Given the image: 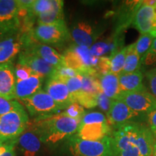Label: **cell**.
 <instances>
[{"instance_id":"6da1fadb","label":"cell","mask_w":156,"mask_h":156,"mask_svg":"<svg viewBox=\"0 0 156 156\" xmlns=\"http://www.w3.org/2000/svg\"><path fill=\"white\" fill-rule=\"evenodd\" d=\"M80 123L62 112L36 117L29 121L28 124L38 134L42 142L55 144L75 134Z\"/></svg>"},{"instance_id":"7a4b0ae2","label":"cell","mask_w":156,"mask_h":156,"mask_svg":"<svg viewBox=\"0 0 156 156\" xmlns=\"http://www.w3.org/2000/svg\"><path fill=\"white\" fill-rule=\"evenodd\" d=\"M70 153L74 156H115L112 136H106L97 141L83 140L77 136H70Z\"/></svg>"},{"instance_id":"3957f363","label":"cell","mask_w":156,"mask_h":156,"mask_svg":"<svg viewBox=\"0 0 156 156\" xmlns=\"http://www.w3.org/2000/svg\"><path fill=\"white\" fill-rule=\"evenodd\" d=\"M29 121L23 107L0 116V142L17 140L28 127Z\"/></svg>"},{"instance_id":"277c9868","label":"cell","mask_w":156,"mask_h":156,"mask_svg":"<svg viewBox=\"0 0 156 156\" xmlns=\"http://www.w3.org/2000/svg\"><path fill=\"white\" fill-rule=\"evenodd\" d=\"M21 101L32 116L40 117L58 114L63 109L46 90L42 89Z\"/></svg>"},{"instance_id":"5b68a950","label":"cell","mask_w":156,"mask_h":156,"mask_svg":"<svg viewBox=\"0 0 156 156\" xmlns=\"http://www.w3.org/2000/svg\"><path fill=\"white\" fill-rule=\"evenodd\" d=\"M33 37L39 43L46 45H58L70 38L69 31L64 21L49 25H37Z\"/></svg>"},{"instance_id":"8992f818","label":"cell","mask_w":156,"mask_h":156,"mask_svg":"<svg viewBox=\"0 0 156 156\" xmlns=\"http://www.w3.org/2000/svg\"><path fill=\"white\" fill-rule=\"evenodd\" d=\"M31 38L33 32L23 33L19 30L0 41V65L13 62Z\"/></svg>"},{"instance_id":"52a82bcc","label":"cell","mask_w":156,"mask_h":156,"mask_svg":"<svg viewBox=\"0 0 156 156\" xmlns=\"http://www.w3.org/2000/svg\"><path fill=\"white\" fill-rule=\"evenodd\" d=\"M20 29L16 0H0V36L15 34Z\"/></svg>"},{"instance_id":"ba28073f","label":"cell","mask_w":156,"mask_h":156,"mask_svg":"<svg viewBox=\"0 0 156 156\" xmlns=\"http://www.w3.org/2000/svg\"><path fill=\"white\" fill-rule=\"evenodd\" d=\"M117 100L124 102L142 114H148L156 109V98L147 90L141 92H122Z\"/></svg>"},{"instance_id":"9c48e42d","label":"cell","mask_w":156,"mask_h":156,"mask_svg":"<svg viewBox=\"0 0 156 156\" xmlns=\"http://www.w3.org/2000/svg\"><path fill=\"white\" fill-rule=\"evenodd\" d=\"M100 27L88 20L76 22L70 30V38L77 46L90 47L102 34Z\"/></svg>"},{"instance_id":"30bf717a","label":"cell","mask_w":156,"mask_h":156,"mask_svg":"<svg viewBox=\"0 0 156 156\" xmlns=\"http://www.w3.org/2000/svg\"><path fill=\"white\" fill-rule=\"evenodd\" d=\"M106 114L109 125H112L116 128L127 123L133 122L136 119L140 118L144 115L134 112L127 105L119 100H113Z\"/></svg>"},{"instance_id":"8fae6325","label":"cell","mask_w":156,"mask_h":156,"mask_svg":"<svg viewBox=\"0 0 156 156\" xmlns=\"http://www.w3.org/2000/svg\"><path fill=\"white\" fill-rule=\"evenodd\" d=\"M132 23L141 34H151L156 38V7L140 5L134 12Z\"/></svg>"},{"instance_id":"7c38bea8","label":"cell","mask_w":156,"mask_h":156,"mask_svg":"<svg viewBox=\"0 0 156 156\" xmlns=\"http://www.w3.org/2000/svg\"><path fill=\"white\" fill-rule=\"evenodd\" d=\"M140 125L134 122L127 123L117 128L112 136L116 155L130 145H136Z\"/></svg>"},{"instance_id":"4fadbf2b","label":"cell","mask_w":156,"mask_h":156,"mask_svg":"<svg viewBox=\"0 0 156 156\" xmlns=\"http://www.w3.org/2000/svg\"><path fill=\"white\" fill-rule=\"evenodd\" d=\"M23 50L28 51L41 57L47 63L58 67L64 65L63 56L51 46L39 43L33 38L25 45Z\"/></svg>"},{"instance_id":"5bb4252c","label":"cell","mask_w":156,"mask_h":156,"mask_svg":"<svg viewBox=\"0 0 156 156\" xmlns=\"http://www.w3.org/2000/svg\"><path fill=\"white\" fill-rule=\"evenodd\" d=\"M45 90L54 101L63 109H66L74 103L67 84L52 77H48Z\"/></svg>"},{"instance_id":"9a60e30c","label":"cell","mask_w":156,"mask_h":156,"mask_svg":"<svg viewBox=\"0 0 156 156\" xmlns=\"http://www.w3.org/2000/svg\"><path fill=\"white\" fill-rule=\"evenodd\" d=\"M17 63L25 64L35 73L48 78L52 75L56 68L36 54L25 50H23L20 53L17 57Z\"/></svg>"},{"instance_id":"2e32d148","label":"cell","mask_w":156,"mask_h":156,"mask_svg":"<svg viewBox=\"0 0 156 156\" xmlns=\"http://www.w3.org/2000/svg\"><path fill=\"white\" fill-rule=\"evenodd\" d=\"M16 78L13 62L0 65V96L13 100L15 98Z\"/></svg>"},{"instance_id":"e0dca14e","label":"cell","mask_w":156,"mask_h":156,"mask_svg":"<svg viewBox=\"0 0 156 156\" xmlns=\"http://www.w3.org/2000/svg\"><path fill=\"white\" fill-rule=\"evenodd\" d=\"M41 142L38 134L28 124L24 132L17 139L16 144L19 145L23 156H36L40 150Z\"/></svg>"},{"instance_id":"ac0fdd59","label":"cell","mask_w":156,"mask_h":156,"mask_svg":"<svg viewBox=\"0 0 156 156\" xmlns=\"http://www.w3.org/2000/svg\"><path fill=\"white\" fill-rule=\"evenodd\" d=\"M45 77L34 73L28 79L17 80L15 85V98L21 101L32 96L41 89Z\"/></svg>"},{"instance_id":"d6986e66","label":"cell","mask_w":156,"mask_h":156,"mask_svg":"<svg viewBox=\"0 0 156 156\" xmlns=\"http://www.w3.org/2000/svg\"><path fill=\"white\" fill-rule=\"evenodd\" d=\"M110 132L111 127L108 122L80 124L76 136L83 140L97 141L109 136Z\"/></svg>"},{"instance_id":"ffe728a7","label":"cell","mask_w":156,"mask_h":156,"mask_svg":"<svg viewBox=\"0 0 156 156\" xmlns=\"http://www.w3.org/2000/svg\"><path fill=\"white\" fill-rule=\"evenodd\" d=\"M143 75L140 70L132 73H121L119 75L121 92H141L147 90L142 83Z\"/></svg>"},{"instance_id":"44dd1931","label":"cell","mask_w":156,"mask_h":156,"mask_svg":"<svg viewBox=\"0 0 156 156\" xmlns=\"http://www.w3.org/2000/svg\"><path fill=\"white\" fill-rule=\"evenodd\" d=\"M103 94L112 100H117L120 93L119 75L109 73L98 77Z\"/></svg>"},{"instance_id":"7402d4cb","label":"cell","mask_w":156,"mask_h":156,"mask_svg":"<svg viewBox=\"0 0 156 156\" xmlns=\"http://www.w3.org/2000/svg\"><path fill=\"white\" fill-rule=\"evenodd\" d=\"M155 142V136L151 129L147 126L140 125L136 146L139 148L142 156H151Z\"/></svg>"},{"instance_id":"603a6c76","label":"cell","mask_w":156,"mask_h":156,"mask_svg":"<svg viewBox=\"0 0 156 156\" xmlns=\"http://www.w3.org/2000/svg\"><path fill=\"white\" fill-rule=\"evenodd\" d=\"M64 2L54 0V7L51 10L40 15L36 19L37 25H49L62 22L64 20Z\"/></svg>"},{"instance_id":"cb8c5ba5","label":"cell","mask_w":156,"mask_h":156,"mask_svg":"<svg viewBox=\"0 0 156 156\" xmlns=\"http://www.w3.org/2000/svg\"><path fill=\"white\" fill-rule=\"evenodd\" d=\"M141 57L138 55L134 48V44L127 46L125 63L122 73H132L140 70Z\"/></svg>"},{"instance_id":"d4e9b609","label":"cell","mask_w":156,"mask_h":156,"mask_svg":"<svg viewBox=\"0 0 156 156\" xmlns=\"http://www.w3.org/2000/svg\"><path fill=\"white\" fill-rule=\"evenodd\" d=\"M127 46L122 48L116 53L110 56V67L111 73L115 75H119L122 73L125 63V58Z\"/></svg>"},{"instance_id":"484cf974","label":"cell","mask_w":156,"mask_h":156,"mask_svg":"<svg viewBox=\"0 0 156 156\" xmlns=\"http://www.w3.org/2000/svg\"><path fill=\"white\" fill-rule=\"evenodd\" d=\"M116 42L110 43L106 41H100L95 43L94 44L90 47V51L93 56L101 57V56H104V55L108 54L109 52L112 51V54L116 53L117 51L115 49L116 47Z\"/></svg>"},{"instance_id":"4316f807","label":"cell","mask_w":156,"mask_h":156,"mask_svg":"<svg viewBox=\"0 0 156 156\" xmlns=\"http://www.w3.org/2000/svg\"><path fill=\"white\" fill-rule=\"evenodd\" d=\"M155 38L151 34L141 35L138 40L134 43V48L140 57H142L151 48Z\"/></svg>"},{"instance_id":"83f0119b","label":"cell","mask_w":156,"mask_h":156,"mask_svg":"<svg viewBox=\"0 0 156 156\" xmlns=\"http://www.w3.org/2000/svg\"><path fill=\"white\" fill-rule=\"evenodd\" d=\"M54 7V0H35L30 9V14L37 19L38 16L51 10Z\"/></svg>"},{"instance_id":"f1b7e54d","label":"cell","mask_w":156,"mask_h":156,"mask_svg":"<svg viewBox=\"0 0 156 156\" xmlns=\"http://www.w3.org/2000/svg\"><path fill=\"white\" fill-rule=\"evenodd\" d=\"M66 84H67L68 90L74 103L76 102V99L81 92L82 85H83V75L79 74L75 77L69 78L66 82Z\"/></svg>"},{"instance_id":"f546056e","label":"cell","mask_w":156,"mask_h":156,"mask_svg":"<svg viewBox=\"0 0 156 156\" xmlns=\"http://www.w3.org/2000/svg\"><path fill=\"white\" fill-rule=\"evenodd\" d=\"M79 74L80 73L76 70L63 65L61 66V67H56L54 73H52V75L49 77L54 78V79L66 83L69 78L75 77Z\"/></svg>"},{"instance_id":"4dcf8cb0","label":"cell","mask_w":156,"mask_h":156,"mask_svg":"<svg viewBox=\"0 0 156 156\" xmlns=\"http://www.w3.org/2000/svg\"><path fill=\"white\" fill-rule=\"evenodd\" d=\"M64 113L70 118L79 121V122H81L82 119H83L84 115L85 114L83 107L77 102L69 105L65 109Z\"/></svg>"},{"instance_id":"1f68e13d","label":"cell","mask_w":156,"mask_h":156,"mask_svg":"<svg viewBox=\"0 0 156 156\" xmlns=\"http://www.w3.org/2000/svg\"><path fill=\"white\" fill-rule=\"evenodd\" d=\"M22 107L23 106L18 101L8 100V99L0 96V116L12 112V111L17 110Z\"/></svg>"},{"instance_id":"d6a6232c","label":"cell","mask_w":156,"mask_h":156,"mask_svg":"<svg viewBox=\"0 0 156 156\" xmlns=\"http://www.w3.org/2000/svg\"><path fill=\"white\" fill-rule=\"evenodd\" d=\"M108 122L106 117L101 112H90L85 114L82 119L80 124H101Z\"/></svg>"},{"instance_id":"836d02e7","label":"cell","mask_w":156,"mask_h":156,"mask_svg":"<svg viewBox=\"0 0 156 156\" xmlns=\"http://www.w3.org/2000/svg\"><path fill=\"white\" fill-rule=\"evenodd\" d=\"M35 73L28 66L20 63H17L15 66V75L17 80H23L28 79Z\"/></svg>"},{"instance_id":"e575fe53","label":"cell","mask_w":156,"mask_h":156,"mask_svg":"<svg viewBox=\"0 0 156 156\" xmlns=\"http://www.w3.org/2000/svg\"><path fill=\"white\" fill-rule=\"evenodd\" d=\"M95 70L98 77L111 73L110 57L107 56L99 57L98 63V65L95 67Z\"/></svg>"},{"instance_id":"d590c367","label":"cell","mask_w":156,"mask_h":156,"mask_svg":"<svg viewBox=\"0 0 156 156\" xmlns=\"http://www.w3.org/2000/svg\"><path fill=\"white\" fill-rule=\"evenodd\" d=\"M113 100L108 98L103 94V92L100 93L98 95V106L100 108L103 112L108 113L109 108H110L111 105H112Z\"/></svg>"},{"instance_id":"8d00e7d4","label":"cell","mask_w":156,"mask_h":156,"mask_svg":"<svg viewBox=\"0 0 156 156\" xmlns=\"http://www.w3.org/2000/svg\"><path fill=\"white\" fill-rule=\"evenodd\" d=\"M146 77H147L149 86L151 88V93L156 98V71L155 69H153L147 73H146Z\"/></svg>"},{"instance_id":"74e56055","label":"cell","mask_w":156,"mask_h":156,"mask_svg":"<svg viewBox=\"0 0 156 156\" xmlns=\"http://www.w3.org/2000/svg\"><path fill=\"white\" fill-rule=\"evenodd\" d=\"M119 156H142L136 145H130L118 154Z\"/></svg>"},{"instance_id":"f35d334b","label":"cell","mask_w":156,"mask_h":156,"mask_svg":"<svg viewBox=\"0 0 156 156\" xmlns=\"http://www.w3.org/2000/svg\"><path fill=\"white\" fill-rule=\"evenodd\" d=\"M156 63V54L152 51L149 50L141 58V64H145L146 66L153 65Z\"/></svg>"},{"instance_id":"ab89813d","label":"cell","mask_w":156,"mask_h":156,"mask_svg":"<svg viewBox=\"0 0 156 156\" xmlns=\"http://www.w3.org/2000/svg\"><path fill=\"white\" fill-rule=\"evenodd\" d=\"M147 122L149 129L156 137V109L147 114Z\"/></svg>"},{"instance_id":"60d3db41","label":"cell","mask_w":156,"mask_h":156,"mask_svg":"<svg viewBox=\"0 0 156 156\" xmlns=\"http://www.w3.org/2000/svg\"><path fill=\"white\" fill-rule=\"evenodd\" d=\"M16 141L17 140H15V141L12 142L11 145L8 148V150H7L5 153H3L2 155H1L0 156H15V145H16Z\"/></svg>"},{"instance_id":"b9f144b4","label":"cell","mask_w":156,"mask_h":156,"mask_svg":"<svg viewBox=\"0 0 156 156\" xmlns=\"http://www.w3.org/2000/svg\"><path fill=\"white\" fill-rule=\"evenodd\" d=\"M12 142H6V143H2V142H0V155H2L3 153H5V152L8 150V148L11 145Z\"/></svg>"},{"instance_id":"7bdbcfd3","label":"cell","mask_w":156,"mask_h":156,"mask_svg":"<svg viewBox=\"0 0 156 156\" xmlns=\"http://www.w3.org/2000/svg\"><path fill=\"white\" fill-rule=\"evenodd\" d=\"M141 4L142 5L148 6L154 8L156 7V0H145V1H141Z\"/></svg>"},{"instance_id":"ee69618b","label":"cell","mask_w":156,"mask_h":156,"mask_svg":"<svg viewBox=\"0 0 156 156\" xmlns=\"http://www.w3.org/2000/svg\"><path fill=\"white\" fill-rule=\"evenodd\" d=\"M150 50L154 52V53L156 54V38H154L153 44H152V46L151 48H150Z\"/></svg>"},{"instance_id":"f6af8a7d","label":"cell","mask_w":156,"mask_h":156,"mask_svg":"<svg viewBox=\"0 0 156 156\" xmlns=\"http://www.w3.org/2000/svg\"><path fill=\"white\" fill-rule=\"evenodd\" d=\"M153 156H156V140L155 142V145H154V147H153Z\"/></svg>"},{"instance_id":"bcb514c9","label":"cell","mask_w":156,"mask_h":156,"mask_svg":"<svg viewBox=\"0 0 156 156\" xmlns=\"http://www.w3.org/2000/svg\"><path fill=\"white\" fill-rule=\"evenodd\" d=\"M6 37H7V36H6ZM5 38V37H1V36H0V41L2 40V39Z\"/></svg>"},{"instance_id":"7dc6e473","label":"cell","mask_w":156,"mask_h":156,"mask_svg":"<svg viewBox=\"0 0 156 156\" xmlns=\"http://www.w3.org/2000/svg\"><path fill=\"white\" fill-rule=\"evenodd\" d=\"M154 69H155V71H156V68H154Z\"/></svg>"}]
</instances>
